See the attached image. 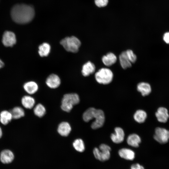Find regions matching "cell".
I'll use <instances>...</instances> for the list:
<instances>
[{
	"label": "cell",
	"instance_id": "44dd1931",
	"mask_svg": "<svg viewBox=\"0 0 169 169\" xmlns=\"http://www.w3.org/2000/svg\"><path fill=\"white\" fill-rule=\"evenodd\" d=\"M119 60L121 67L124 69L130 68L132 66V63L128 59L125 51L122 52L120 54Z\"/></svg>",
	"mask_w": 169,
	"mask_h": 169
},
{
	"label": "cell",
	"instance_id": "3957f363",
	"mask_svg": "<svg viewBox=\"0 0 169 169\" xmlns=\"http://www.w3.org/2000/svg\"><path fill=\"white\" fill-rule=\"evenodd\" d=\"M79 101V97L77 94H65L62 100L61 108L65 111L69 112L73 108V106L78 104Z\"/></svg>",
	"mask_w": 169,
	"mask_h": 169
},
{
	"label": "cell",
	"instance_id": "4fadbf2b",
	"mask_svg": "<svg viewBox=\"0 0 169 169\" xmlns=\"http://www.w3.org/2000/svg\"><path fill=\"white\" fill-rule=\"evenodd\" d=\"M118 154L120 157L127 160L133 161L135 157V152L127 148L120 149L118 151Z\"/></svg>",
	"mask_w": 169,
	"mask_h": 169
},
{
	"label": "cell",
	"instance_id": "ac0fdd59",
	"mask_svg": "<svg viewBox=\"0 0 169 169\" xmlns=\"http://www.w3.org/2000/svg\"><path fill=\"white\" fill-rule=\"evenodd\" d=\"M23 87L25 91L30 95L34 94L38 89L37 84L33 81H29L26 82L24 84Z\"/></svg>",
	"mask_w": 169,
	"mask_h": 169
},
{
	"label": "cell",
	"instance_id": "d6a6232c",
	"mask_svg": "<svg viewBox=\"0 0 169 169\" xmlns=\"http://www.w3.org/2000/svg\"><path fill=\"white\" fill-rule=\"evenodd\" d=\"M4 66L3 62L0 59V69L2 68Z\"/></svg>",
	"mask_w": 169,
	"mask_h": 169
},
{
	"label": "cell",
	"instance_id": "2e32d148",
	"mask_svg": "<svg viewBox=\"0 0 169 169\" xmlns=\"http://www.w3.org/2000/svg\"><path fill=\"white\" fill-rule=\"evenodd\" d=\"M137 89L143 96L148 95L151 91L150 85L149 83L145 82L139 83L137 86Z\"/></svg>",
	"mask_w": 169,
	"mask_h": 169
},
{
	"label": "cell",
	"instance_id": "836d02e7",
	"mask_svg": "<svg viewBox=\"0 0 169 169\" xmlns=\"http://www.w3.org/2000/svg\"><path fill=\"white\" fill-rule=\"evenodd\" d=\"M2 136H3V131L1 127L0 126V138H1L2 137Z\"/></svg>",
	"mask_w": 169,
	"mask_h": 169
},
{
	"label": "cell",
	"instance_id": "ba28073f",
	"mask_svg": "<svg viewBox=\"0 0 169 169\" xmlns=\"http://www.w3.org/2000/svg\"><path fill=\"white\" fill-rule=\"evenodd\" d=\"M16 35L13 32L7 31L3 33L2 42L4 46L12 47L16 43Z\"/></svg>",
	"mask_w": 169,
	"mask_h": 169
},
{
	"label": "cell",
	"instance_id": "f1b7e54d",
	"mask_svg": "<svg viewBox=\"0 0 169 169\" xmlns=\"http://www.w3.org/2000/svg\"><path fill=\"white\" fill-rule=\"evenodd\" d=\"M127 56L131 63H134L137 60V56L133 51L131 49H128L125 51Z\"/></svg>",
	"mask_w": 169,
	"mask_h": 169
},
{
	"label": "cell",
	"instance_id": "8fae6325",
	"mask_svg": "<svg viewBox=\"0 0 169 169\" xmlns=\"http://www.w3.org/2000/svg\"><path fill=\"white\" fill-rule=\"evenodd\" d=\"M46 83L49 88L55 89L58 88L60 85L61 80L59 77L55 74L50 75L47 78Z\"/></svg>",
	"mask_w": 169,
	"mask_h": 169
},
{
	"label": "cell",
	"instance_id": "6da1fadb",
	"mask_svg": "<svg viewBox=\"0 0 169 169\" xmlns=\"http://www.w3.org/2000/svg\"><path fill=\"white\" fill-rule=\"evenodd\" d=\"M35 12L31 6L25 4H17L13 6L11 12L13 20L19 24L30 22L34 16Z\"/></svg>",
	"mask_w": 169,
	"mask_h": 169
},
{
	"label": "cell",
	"instance_id": "d4e9b609",
	"mask_svg": "<svg viewBox=\"0 0 169 169\" xmlns=\"http://www.w3.org/2000/svg\"><path fill=\"white\" fill-rule=\"evenodd\" d=\"M14 119H18L23 117L25 115V112L23 108L20 106H16L10 111Z\"/></svg>",
	"mask_w": 169,
	"mask_h": 169
},
{
	"label": "cell",
	"instance_id": "277c9868",
	"mask_svg": "<svg viewBox=\"0 0 169 169\" xmlns=\"http://www.w3.org/2000/svg\"><path fill=\"white\" fill-rule=\"evenodd\" d=\"M113 74L109 69L101 68L95 74V78L97 82L101 84H107L110 83L113 78Z\"/></svg>",
	"mask_w": 169,
	"mask_h": 169
},
{
	"label": "cell",
	"instance_id": "e0dca14e",
	"mask_svg": "<svg viewBox=\"0 0 169 169\" xmlns=\"http://www.w3.org/2000/svg\"><path fill=\"white\" fill-rule=\"evenodd\" d=\"M71 130V126L68 122H63L59 125L57 131L61 136H66L69 134Z\"/></svg>",
	"mask_w": 169,
	"mask_h": 169
},
{
	"label": "cell",
	"instance_id": "83f0119b",
	"mask_svg": "<svg viewBox=\"0 0 169 169\" xmlns=\"http://www.w3.org/2000/svg\"><path fill=\"white\" fill-rule=\"evenodd\" d=\"M33 112L38 117H41L45 114L46 109L43 105L41 104H38L34 107Z\"/></svg>",
	"mask_w": 169,
	"mask_h": 169
},
{
	"label": "cell",
	"instance_id": "d6986e66",
	"mask_svg": "<svg viewBox=\"0 0 169 169\" xmlns=\"http://www.w3.org/2000/svg\"><path fill=\"white\" fill-rule=\"evenodd\" d=\"M127 142L130 146L134 147H137L141 142L140 137L136 134H132L130 135L127 138Z\"/></svg>",
	"mask_w": 169,
	"mask_h": 169
},
{
	"label": "cell",
	"instance_id": "4316f807",
	"mask_svg": "<svg viewBox=\"0 0 169 169\" xmlns=\"http://www.w3.org/2000/svg\"><path fill=\"white\" fill-rule=\"evenodd\" d=\"M73 145L74 149L78 152H82L85 150L84 142L81 139H78L75 140L73 142Z\"/></svg>",
	"mask_w": 169,
	"mask_h": 169
},
{
	"label": "cell",
	"instance_id": "5bb4252c",
	"mask_svg": "<svg viewBox=\"0 0 169 169\" xmlns=\"http://www.w3.org/2000/svg\"><path fill=\"white\" fill-rule=\"evenodd\" d=\"M95 70V65L90 61L85 63L82 66L81 73L84 77H87L94 73Z\"/></svg>",
	"mask_w": 169,
	"mask_h": 169
},
{
	"label": "cell",
	"instance_id": "52a82bcc",
	"mask_svg": "<svg viewBox=\"0 0 169 169\" xmlns=\"http://www.w3.org/2000/svg\"><path fill=\"white\" fill-rule=\"evenodd\" d=\"M94 118L95 120L91 125L92 129H97L103 126L105 121V116L102 110L96 109Z\"/></svg>",
	"mask_w": 169,
	"mask_h": 169
},
{
	"label": "cell",
	"instance_id": "4dcf8cb0",
	"mask_svg": "<svg viewBox=\"0 0 169 169\" xmlns=\"http://www.w3.org/2000/svg\"><path fill=\"white\" fill-rule=\"evenodd\" d=\"M130 169H145V168L143 166L139 163H136L132 164Z\"/></svg>",
	"mask_w": 169,
	"mask_h": 169
},
{
	"label": "cell",
	"instance_id": "f546056e",
	"mask_svg": "<svg viewBox=\"0 0 169 169\" xmlns=\"http://www.w3.org/2000/svg\"><path fill=\"white\" fill-rule=\"evenodd\" d=\"M95 5L98 7H102L106 6L108 3V0H95Z\"/></svg>",
	"mask_w": 169,
	"mask_h": 169
},
{
	"label": "cell",
	"instance_id": "7a4b0ae2",
	"mask_svg": "<svg viewBox=\"0 0 169 169\" xmlns=\"http://www.w3.org/2000/svg\"><path fill=\"white\" fill-rule=\"evenodd\" d=\"M60 44L67 51L75 53L79 51L81 43L78 38L72 36L63 39L60 41Z\"/></svg>",
	"mask_w": 169,
	"mask_h": 169
},
{
	"label": "cell",
	"instance_id": "9c48e42d",
	"mask_svg": "<svg viewBox=\"0 0 169 169\" xmlns=\"http://www.w3.org/2000/svg\"><path fill=\"white\" fill-rule=\"evenodd\" d=\"M14 158V154L10 150L4 149L0 152V161L4 164H8L11 163Z\"/></svg>",
	"mask_w": 169,
	"mask_h": 169
},
{
	"label": "cell",
	"instance_id": "9a60e30c",
	"mask_svg": "<svg viewBox=\"0 0 169 169\" xmlns=\"http://www.w3.org/2000/svg\"><path fill=\"white\" fill-rule=\"evenodd\" d=\"M117 58L114 53L109 52L102 58V61L104 64L107 67L110 66L116 62Z\"/></svg>",
	"mask_w": 169,
	"mask_h": 169
},
{
	"label": "cell",
	"instance_id": "cb8c5ba5",
	"mask_svg": "<svg viewBox=\"0 0 169 169\" xmlns=\"http://www.w3.org/2000/svg\"><path fill=\"white\" fill-rule=\"evenodd\" d=\"M147 117L146 112L143 110H137L134 115L135 120L137 122L141 123L145 122Z\"/></svg>",
	"mask_w": 169,
	"mask_h": 169
},
{
	"label": "cell",
	"instance_id": "603a6c76",
	"mask_svg": "<svg viewBox=\"0 0 169 169\" xmlns=\"http://www.w3.org/2000/svg\"><path fill=\"white\" fill-rule=\"evenodd\" d=\"M38 49L39 55L41 57H46L50 52L51 46L49 43L44 42L39 45Z\"/></svg>",
	"mask_w": 169,
	"mask_h": 169
},
{
	"label": "cell",
	"instance_id": "5b68a950",
	"mask_svg": "<svg viewBox=\"0 0 169 169\" xmlns=\"http://www.w3.org/2000/svg\"><path fill=\"white\" fill-rule=\"evenodd\" d=\"M110 147L108 145L102 144L100 145L99 148H95L93 153L95 158L101 161H105L109 159L110 156Z\"/></svg>",
	"mask_w": 169,
	"mask_h": 169
},
{
	"label": "cell",
	"instance_id": "1f68e13d",
	"mask_svg": "<svg viewBox=\"0 0 169 169\" xmlns=\"http://www.w3.org/2000/svg\"><path fill=\"white\" fill-rule=\"evenodd\" d=\"M163 39L166 43L169 44V32L165 33L164 34Z\"/></svg>",
	"mask_w": 169,
	"mask_h": 169
},
{
	"label": "cell",
	"instance_id": "8992f818",
	"mask_svg": "<svg viewBox=\"0 0 169 169\" xmlns=\"http://www.w3.org/2000/svg\"><path fill=\"white\" fill-rule=\"evenodd\" d=\"M154 138L161 144L166 143L169 140V131L164 128L157 127L155 130Z\"/></svg>",
	"mask_w": 169,
	"mask_h": 169
},
{
	"label": "cell",
	"instance_id": "ffe728a7",
	"mask_svg": "<svg viewBox=\"0 0 169 169\" xmlns=\"http://www.w3.org/2000/svg\"><path fill=\"white\" fill-rule=\"evenodd\" d=\"M21 103L25 108L31 109L35 105V100L33 97L30 95H25L22 98Z\"/></svg>",
	"mask_w": 169,
	"mask_h": 169
},
{
	"label": "cell",
	"instance_id": "30bf717a",
	"mask_svg": "<svg viewBox=\"0 0 169 169\" xmlns=\"http://www.w3.org/2000/svg\"><path fill=\"white\" fill-rule=\"evenodd\" d=\"M125 133L123 129L120 127H116L115 129V132L112 133L110 138L112 141L116 144L122 142L124 139Z\"/></svg>",
	"mask_w": 169,
	"mask_h": 169
},
{
	"label": "cell",
	"instance_id": "7c38bea8",
	"mask_svg": "<svg viewBox=\"0 0 169 169\" xmlns=\"http://www.w3.org/2000/svg\"><path fill=\"white\" fill-rule=\"evenodd\" d=\"M156 118L160 122H166L169 118V115L168 110L165 107H159L155 113Z\"/></svg>",
	"mask_w": 169,
	"mask_h": 169
},
{
	"label": "cell",
	"instance_id": "484cf974",
	"mask_svg": "<svg viewBox=\"0 0 169 169\" xmlns=\"http://www.w3.org/2000/svg\"><path fill=\"white\" fill-rule=\"evenodd\" d=\"M96 109L93 107L89 108L87 109L83 114V120L85 122H88L94 119Z\"/></svg>",
	"mask_w": 169,
	"mask_h": 169
},
{
	"label": "cell",
	"instance_id": "7402d4cb",
	"mask_svg": "<svg viewBox=\"0 0 169 169\" xmlns=\"http://www.w3.org/2000/svg\"><path fill=\"white\" fill-rule=\"evenodd\" d=\"M13 119L10 111L3 110L0 113V122L4 125L8 124Z\"/></svg>",
	"mask_w": 169,
	"mask_h": 169
}]
</instances>
